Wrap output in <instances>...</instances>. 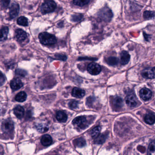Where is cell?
<instances>
[{
	"mask_svg": "<svg viewBox=\"0 0 155 155\" xmlns=\"http://www.w3.org/2000/svg\"><path fill=\"white\" fill-rule=\"evenodd\" d=\"M16 74L21 77H25L27 75V72L26 71L24 70L20 69H18L16 70Z\"/></svg>",
	"mask_w": 155,
	"mask_h": 155,
	"instance_id": "4dcf8cb0",
	"label": "cell"
},
{
	"mask_svg": "<svg viewBox=\"0 0 155 155\" xmlns=\"http://www.w3.org/2000/svg\"><path fill=\"white\" fill-rule=\"evenodd\" d=\"M90 0H74L73 2L75 5L79 7H83L89 2Z\"/></svg>",
	"mask_w": 155,
	"mask_h": 155,
	"instance_id": "f1b7e54d",
	"label": "cell"
},
{
	"mask_svg": "<svg viewBox=\"0 0 155 155\" xmlns=\"http://www.w3.org/2000/svg\"><path fill=\"white\" fill-rule=\"evenodd\" d=\"M74 145L78 147H82L86 145V141L83 138L81 137L76 139L73 141Z\"/></svg>",
	"mask_w": 155,
	"mask_h": 155,
	"instance_id": "7402d4cb",
	"label": "cell"
},
{
	"mask_svg": "<svg viewBox=\"0 0 155 155\" xmlns=\"http://www.w3.org/2000/svg\"><path fill=\"white\" fill-rule=\"evenodd\" d=\"M83 18L82 15H76L72 16V19L74 21H79L81 20Z\"/></svg>",
	"mask_w": 155,
	"mask_h": 155,
	"instance_id": "d6a6232c",
	"label": "cell"
},
{
	"mask_svg": "<svg viewBox=\"0 0 155 155\" xmlns=\"http://www.w3.org/2000/svg\"><path fill=\"white\" fill-rule=\"evenodd\" d=\"M101 67L99 64L95 62H91L87 67V71L92 75H97L101 71Z\"/></svg>",
	"mask_w": 155,
	"mask_h": 155,
	"instance_id": "8992f818",
	"label": "cell"
},
{
	"mask_svg": "<svg viewBox=\"0 0 155 155\" xmlns=\"http://www.w3.org/2000/svg\"><path fill=\"white\" fill-rule=\"evenodd\" d=\"M36 127L38 131L41 133L47 132L49 128L48 123L44 122L37 123L36 124Z\"/></svg>",
	"mask_w": 155,
	"mask_h": 155,
	"instance_id": "5bb4252c",
	"label": "cell"
},
{
	"mask_svg": "<svg viewBox=\"0 0 155 155\" xmlns=\"http://www.w3.org/2000/svg\"><path fill=\"white\" fill-rule=\"evenodd\" d=\"M10 86L13 90H18L23 87V84L20 79L15 78L11 81Z\"/></svg>",
	"mask_w": 155,
	"mask_h": 155,
	"instance_id": "8fae6325",
	"label": "cell"
},
{
	"mask_svg": "<svg viewBox=\"0 0 155 155\" xmlns=\"http://www.w3.org/2000/svg\"><path fill=\"white\" fill-rule=\"evenodd\" d=\"M152 93L151 91L147 88L142 89L140 91V96L144 101H148L151 98Z\"/></svg>",
	"mask_w": 155,
	"mask_h": 155,
	"instance_id": "9c48e42d",
	"label": "cell"
},
{
	"mask_svg": "<svg viewBox=\"0 0 155 155\" xmlns=\"http://www.w3.org/2000/svg\"><path fill=\"white\" fill-rule=\"evenodd\" d=\"M101 127L99 126L95 127L94 128L92 129V130L91 131V135L93 138H96L98 137L100 133Z\"/></svg>",
	"mask_w": 155,
	"mask_h": 155,
	"instance_id": "603a6c76",
	"label": "cell"
},
{
	"mask_svg": "<svg viewBox=\"0 0 155 155\" xmlns=\"http://www.w3.org/2000/svg\"><path fill=\"white\" fill-rule=\"evenodd\" d=\"M144 120L149 125H152L155 122V115L152 113H148L145 116Z\"/></svg>",
	"mask_w": 155,
	"mask_h": 155,
	"instance_id": "ffe728a7",
	"label": "cell"
},
{
	"mask_svg": "<svg viewBox=\"0 0 155 155\" xmlns=\"http://www.w3.org/2000/svg\"><path fill=\"white\" fill-rule=\"evenodd\" d=\"M57 7L56 3L52 0H48L41 5V11L43 14L53 12Z\"/></svg>",
	"mask_w": 155,
	"mask_h": 155,
	"instance_id": "7a4b0ae2",
	"label": "cell"
},
{
	"mask_svg": "<svg viewBox=\"0 0 155 155\" xmlns=\"http://www.w3.org/2000/svg\"><path fill=\"white\" fill-rule=\"evenodd\" d=\"M142 77L145 78L153 79L155 78V67L146 69L141 73Z\"/></svg>",
	"mask_w": 155,
	"mask_h": 155,
	"instance_id": "ba28073f",
	"label": "cell"
},
{
	"mask_svg": "<svg viewBox=\"0 0 155 155\" xmlns=\"http://www.w3.org/2000/svg\"><path fill=\"white\" fill-rule=\"evenodd\" d=\"M16 37L18 40L23 41L27 38V35L25 31L22 29L17 30L16 31Z\"/></svg>",
	"mask_w": 155,
	"mask_h": 155,
	"instance_id": "ac0fdd59",
	"label": "cell"
},
{
	"mask_svg": "<svg viewBox=\"0 0 155 155\" xmlns=\"http://www.w3.org/2000/svg\"><path fill=\"white\" fill-rule=\"evenodd\" d=\"M14 113L18 119L22 118L24 115V109L23 107L21 106H17L14 108Z\"/></svg>",
	"mask_w": 155,
	"mask_h": 155,
	"instance_id": "e0dca14e",
	"label": "cell"
},
{
	"mask_svg": "<svg viewBox=\"0 0 155 155\" xmlns=\"http://www.w3.org/2000/svg\"><path fill=\"white\" fill-rule=\"evenodd\" d=\"M39 39L41 43L44 45H54L57 42L56 37L48 32L40 33L39 35Z\"/></svg>",
	"mask_w": 155,
	"mask_h": 155,
	"instance_id": "6da1fadb",
	"label": "cell"
},
{
	"mask_svg": "<svg viewBox=\"0 0 155 155\" xmlns=\"http://www.w3.org/2000/svg\"><path fill=\"white\" fill-rule=\"evenodd\" d=\"M72 95L75 97L81 98L85 95V91L80 88L75 87L72 89Z\"/></svg>",
	"mask_w": 155,
	"mask_h": 155,
	"instance_id": "4fadbf2b",
	"label": "cell"
},
{
	"mask_svg": "<svg viewBox=\"0 0 155 155\" xmlns=\"http://www.w3.org/2000/svg\"><path fill=\"white\" fill-rule=\"evenodd\" d=\"M41 144L45 147L50 146L52 143V139L51 137L48 134H46L42 136L41 140Z\"/></svg>",
	"mask_w": 155,
	"mask_h": 155,
	"instance_id": "2e32d148",
	"label": "cell"
},
{
	"mask_svg": "<svg viewBox=\"0 0 155 155\" xmlns=\"http://www.w3.org/2000/svg\"><path fill=\"white\" fill-rule=\"evenodd\" d=\"M112 104L115 109L119 110L123 106V101L120 97H115L112 100Z\"/></svg>",
	"mask_w": 155,
	"mask_h": 155,
	"instance_id": "7c38bea8",
	"label": "cell"
},
{
	"mask_svg": "<svg viewBox=\"0 0 155 155\" xmlns=\"http://www.w3.org/2000/svg\"><path fill=\"white\" fill-rule=\"evenodd\" d=\"M155 13L152 11H145L143 13V17L146 19H150L154 18Z\"/></svg>",
	"mask_w": 155,
	"mask_h": 155,
	"instance_id": "f546056e",
	"label": "cell"
},
{
	"mask_svg": "<svg viewBox=\"0 0 155 155\" xmlns=\"http://www.w3.org/2000/svg\"><path fill=\"white\" fill-rule=\"evenodd\" d=\"M126 103L130 107H135L137 105V100L134 94H129L126 97Z\"/></svg>",
	"mask_w": 155,
	"mask_h": 155,
	"instance_id": "30bf717a",
	"label": "cell"
},
{
	"mask_svg": "<svg viewBox=\"0 0 155 155\" xmlns=\"http://www.w3.org/2000/svg\"><path fill=\"white\" fill-rule=\"evenodd\" d=\"M99 16L101 19L105 21H110L112 18L113 14L109 8H105L100 12Z\"/></svg>",
	"mask_w": 155,
	"mask_h": 155,
	"instance_id": "5b68a950",
	"label": "cell"
},
{
	"mask_svg": "<svg viewBox=\"0 0 155 155\" xmlns=\"http://www.w3.org/2000/svg\"><path fill=\"white\" fill-rule=\"evenodd\" d=\"M6 78H5V76L2 74V72H1V86H2L3 83L5 82Z\"/></svg>",
	"mask_w": 155,
	"mask_h": 155,
	"instance_id": "e575fe53",
	"label": "cell"
},
{
	"mask_svg": "<svg viewBox=\"0 0 155 155\" xmlns=\"http://www.w3.org/2000/svg\"><path fill=\"white\" fill-rule=\"evenodd\" d=\"M130 59V56L127 51H123L120 54V63L122 65H126L128 63Z\"/></svg>",
	"mask_w": 155,
	"mask_h": 155,
	"instance_id": "9a60e30c",
	"label": "cell"
},
{
	"mask_svg": "<svg viewBox=\"0 0 155 155\" xmlns=\"http://www.w3.org/2000/svg\"><path fill=\"white\" fill-rule=\"evenodd\" d=\"M107 63L110 66H115V65H117L118 62V59L116 57H111L108 58L107 59Z\"/></svg>",
	"mask_w": 155,
	"mask_h": 155,
	"instance_id": "83f0119b",
	"label": "cell"
},
{
	"mask_svg": "<svg viewBox=\"0 0 155 155\" xmlns=\"http://www.w3.org/2000/svg\"><path fill=\"white\" fill-rule=\"evenodd\" d=\"M10 0H1L2 6L3 8H6L8 6Z\"/></svg>",
	"mask_w": 155,
	"mask_h": 155,
	"instance_id": "836d02e7",
	"label": "cell"
},
{
	"mask_svg": "<svg viewBox=\"0 0 155 155\" xmlns=\"http://www.w3.org/2000/svg\"><path fill=\"white\" fill-rule=\"evenodd\" d=\"M147 154L148 155H155V141H152L149 145Z\"/></svg>",
	"mask_w": 155,
	"mask_h": 155,
	"instance_id": "d4e9b609",
	"label": "cell"
},
{
	"mask_svg": "<svg viewBox=\"0 0 155 155\" xmlns=\"http://www.w3.org/2000/svg\"><path fill=\"white\" fill-rule=\"evenodd\" d=\"M8 28L7 27H4L1 29V41H2L6 40L8 38Z\"/></svg>",
	"mask_w": 155,
	"mask_h": 155,
	"instance_id": "cb8c5ba5",
	"label": "cell"
},
{
	"mask_svg": "<svg viewBox=\"0 0 155 155\" xmlns=\"http://www.w3.org/2000/svg\"><path fill=\"white\" fill-rule=\"evenodd\" d=\"M20 10L19 5L16 2L12 3L10 8V16L12 19L16 18L19 14Z\"/></svg>",
	"mask_w": 155,
	"mask_h": 155,
	"instance_id": "52a82bcc",
	"label": "cell"
},
{
	"mask_svg": "<svg viewBox=\"0 0 155 155\" xmlns=\"http://www.w3.org/2000/svg\"><path fill=\"white\" fill-rule=\"evenodd\" d=\"M78 102L77 101L72 100L69 102V106L71 108L75 109L78 107Z\"/></svg>",
	"mask_w": 155,
	"mask_h": 155,
	"instance_id": "1f68e13d",
	"label": "cell"
},
{
	"mask_svg": "<svg viewBox=\"0 0 155 155\" xmlns=\"http://www.w3.org/2000/svg\"><path fill=\"white\" fill-rule=\"evenodd\" d=\"M27 98V95L26 92L24 91H21L16 95L15 100L18 102H22L26 100Z\"/></svg>",
	"mask_w": 155,
	"mask_h": 155,
	"instance_id": "44dd1931",
	"label": "cell"
},
{
	"mask_svg": "<svg viewBox=\"0 0 155 155\" xmlns=\"http://www.w3.org/2000/svg\"><path fill=\"white\" fill-rule=\"evenodd\" d=\"M68 117L67 114L64 111L61 110L58 111L56 114V118L58 121L60 122L64 123L66 122L68 120Z\"/></svg>",
	"mask_w": 155,
	"mask_h": 155,
	"instance_id": "d6986e66",
	"label": "cell"
},
{
	"mask_svg": "<svg viewBox=\"0 0 155 155\" xmlns=\"http://www.w3.org/2000/svg\"><path fill=\"white\" fill-rule=\"evenodd\" d=\"M17 22L18 24L21 26H28V19L24 17H20L17 20Z\"/></svg>",
	"mask_w": 155,
	"mask_h": 155,
	"instance_id": "484cf974",
	"label": "cell"
},
{
	"mask_svg": "<svg viewBox=\"0 0 155 155\" xmlns=\"http://www.w3.org/2000/svg\"><path fill=\"white\" fill-rule=\"evenodd\" d=\"M72 124L81 129H84L88 126L87 120L84 116H80L75 118L72 121Z\"/></svg>",
	"mask_w": 155,
	"mask_h": 155,
	"instance_id": "3957f363",
	"label": "cell"
},
{
	"mask_svg": "<svg viewBox=\"0 0 155 155\" xmlns=\"http://www.w3.org/2000/svg\"><path fill=\"white\" fill-rule=\"evenodd\" d=\"M2 130L5 133H11L14 130V124L11 120H5L2 124Z\"/></svg>",
	"mask_w": 155,
	"mask_h": 155,
	"instance_id": "277c9868",
	"label": "cell"
},
{
	"mask_svg": "<svg viewBox=\"0 0 155 155\" xmlns=\"http://www.w3.org/2000/svg\"><path fill=\"white\" fill-rule=\"evenodd\" d=\"M107 136L106 134H102L96 138L95 142L97 144H101L104 143L107 139Z\"/></svg>",
	"mask_w": 155,
	"mask_h": 155,
	"instance_id": "4316f807",
	"label": "cell"
}]
</instances>
